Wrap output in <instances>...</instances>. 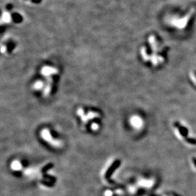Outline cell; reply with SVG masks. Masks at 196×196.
<instances>
[{
	"instance_id": "obj_1",
	"label": "cell",
	"mask_w": 196,
	"mask_h": 196,
	"mask_svg": "<svg viewBox=\"0 0 196 196\" xmlns=\"http://www.w3.org/2000/svg\"><path fill=\"white\" fill-rule=\"evenodd\" d=\"M41 136L42 138L45 141L50 143L51 145L54 146L55 147H60V146H62V142H60V141H57V140H53L51 137L50 132H49V130H48L47 129H44L42 131Z\"/></svg>"
},
{
	"instance_id": "obj_2",
	"label": "cell",
	"mask_w": 196,
	"mask_h": 196,
	"mask_svg": "<svg viewBox=\"0 0 196 196\" xmlns=\"http://www.w3.org/2000/svg\"><path fill=\"white\" fill-rule=\"evenodd\" d=\"M194 9H192L189 12V13L188 14H187V15L184 17L183 19H180L179 21H176L174 22V24L176 26V27H178V28H184L186 25H187V22H188L189 19L191 17L192 15L194 14Z\"/></svg>"
},
{
	"instance_id": "obj_14",
	"label": "cell",
	"mask_w": 196,
	"mask_h": 196,
	"mask_svg": "<svg viewBox=\"0 0 196 196\" xmlns=\"http://www.w3.org/2000/svg\"><path fill=\"white\" fill-rule=\"evenodd\" d=\"M1 51L3 52H3L6 51V48L3 47V46H2V47H1Z\"/></svg>"
},
{
	"instance_id": "obj_4",
	"label": "cell",
	"mask_w": 196,
	"mask_h": 196,
	"mask_svg": "<svg viewBox=\"0 0 196 196\" xmlns=\"http://www.w3.org/2000/svg\"><path fill=\"white\" fill-rule=\"evenodd\" d=\"M12 169L15 171H19L22 169V164L19 161H14L12 163Z\"/></svg>"
},
{
	"instance_id": "obj_11",
	"label": "cell",
	"mask_w": 196,
	"mask_h": 196,
	"mask_svg": "<svg viewBox=\"0 0 196 196\" xmlns=\"http://www.w3.org/2000/svg\"><path fill=\"white\" fill-rule=\"evenodd\" d=\"M191 77L192 81H193L194 84L196 85V76H195V74L193 73H191Z\"/></svg>"
},
{
	"instance_id": "obj_8",
	"label": "cell",
	"mask_w": 196,
	"mask_h": 196,
	"mask_svg": "<svg viewBox=\"0 0 196 196\" xmlns=\"http://www.w3.org/2000/svg\"><path fill=\"white\" fill-rule=\"evenodd\" d=\"M43 86V83L41 81H38L34 84V88L36 90H40Z\"/></svg>"
},
{
	"instance_id": "obj_7",
	"label": "cell",
	"mask_w": 196,
	"mask_h": 196,
	"mask_svg": "<svg viewBox=\"0 0 196 196\" xmlns=\"http://www.w3.org/2000/svg\"><path fill=\"white\" fill-rule=\"evenodd\" d=\"M149 42L151 45V47L154 50V51H156L157 46H156V39H155L154 36H151L149 38Z\"/></svg>"
},
{
	"instance_id": "obj_5",
	"label": "cell",
	"mask_w": 196,
	"mask_h": 196,
	"mask_svg": "<svg viewBox=\"0 0 196 196\" xmlns=\"http://www.w3.org/2000/svg\"><path fill=\"white\" fill-rule=\"evenodd\" d=\"M131 123H132V125L133 126H135V127H138L140 125H141V121L138 118V117H133L131 119Z\"/></svg>"
},
{
	"instance_id": "obj_3",
	"label": "cell",
	"mask_w": 196,
	"mask_h": 196,
	"mask_svg": "<svg viewBox=\"0 0 196 196\" xmlns=\"http://www.w3.org/2000/svg\"><path fill=\"white\" fill-rule=\"evenodd\" d=\"M56 73H57V70L56 69L48 66L44 67L41 70V74L44 75L45 76H49L50 75Z\"/></svg>"
},
{
	"instance_id": "obj_9",
	"label": "cell",
	"mask_w": 196,
	"mask_h": 196,
	"mask_svg": "<svg viewBox=\"0 0 196 196\" xmlns=\"http://www.w3.org/2000/svg\"><path fill=\"white\" fill-rule=\"evenodd\" d=\"M141 53H142V58H143V60L145 61H147L149 60V57L147 54L146 52V48L145 47H143L141 50Z\"/></svg>"
},
{
	"instance_id": "obj_13",
	"label": "cell",
	"mask_w": 196,
	"mask_h": 196,
	"mask_svg": "<svg viewBox=\"0 0 196 196\" xmlns=\"http://www.w3.org/2000/svg\"><path fill=\"white\" fill-rule=\"evenodd\" d=\"M113 194L112 192L110 191H107L105 192V193H104V195L105 196H112Z\"/></svg>"
},
{
	"instance_id": "obj_12",
	"label": "cell",
	"mask_w": 196,
	"mask_h": 196,
	"mask_svg": "<svg viewBox=\"0 0 196 196\" xmlns=\"http://www.w3.org/2000/svg\"><path fill=\"white\" fill-rule=\"evenodd\" d=\"M99 125H98V124H97V123H93L92 125H91V128H92L93 130L95 131V130L99 129Z\"/></svg>"
},
{
	"instance_id": "obj_10",
	"label": "cell",
	"mask_w": 196,
	"mask_h": 196,
	"mask_svg": "<svg viewBox=\"0 0 196 196\" xmlns=\"http://www.w3.org/2000/svg\"><path fill=\"white\" fill-rule=\"evenodd\" d=\"M151 60H152V63L154 65H157L158 64L159 62V56H156V55H153L151 57Z\"/></svg>"
},
{
	"instance_id": "obj_6",
	"label": "cell",
	"mask_w": 196,
	"mask_h": 196,
	"mask_svg": "<svg viewBox=\"0 0 196 196\" xmlns=\"http://www.w3.org/2000/svg\"><path fill=\"white\" fill-rule=\"evenodd\" d=\"M1 20H2V21L5 22L6 23L10 22L11 21V16L7 12L3 13V14L2 15Z\"/></svg>"
}]
</instances>
